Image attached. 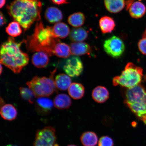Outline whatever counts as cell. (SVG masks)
I'll return each instance as SVG.
<instances>
[{
  "instance_id": "obj_1",
  "label": "cell",
  "mask_w": 146,
  "mask_h": 146,
  "mask_svg": "<svg viewBox=\"0 0 146 146\" xmlns=\"http://www.w3.org/2000/svg\"><path fill=\"white\" fill-rule=\"evenodd\" d=\"M42 3L39 0H14L7 9L9 15L19 23L24 32L41 19Z\"/></svg>"
},
{
  "instance_id": "obj_2",
  "label": "cell",
  "mask_w": 146,
  "mask_h": 146,
  "mask_svg": "<svg viewBox=\"0 0 146 146\" xmlns=\"http://www.w3.org/2000/svg\"><path fill=\"white\" fill-rule=\"evenodd\" d=\"M24 39L19 42L14 38L9 37L2 44L0 51V62L15 74H19L29 63V56L21 50Z\"/></svg>"
},
{
  "instance_id": "obj_3",
  "label": "cell",
  "mask_w": 146,
  "mask_h": 146,
  "mask_svg": "<svg viewBox=\"0 0 146 146\" xmlns=\"http://www.w3.org/2000/svg\"><path fill=\"white\" fill-rule=\"evenodd\" d=\"M24 40L29 52H43L50 56L54 55L55 47L60 42L53 34L52 27H44L41 21L36 23L34 33Z\"/></svg>"
},
{
  "instance_id": "obj_4",
  "label": "cell",
  "mask_w": 146,
  "mask_h": 146,
  "mask_svg": "<svg viewBox=\"0 0 146 146\" xmlns=\"http://www.w3.org/2000/svg\"><path fill=\"white\" fill-rule=\"evenodd\" d=\"M124 103L139 119L146 124V91L139 84L127 88L124 95Z\"/></svg>"
},
{
  "instance_id": "obj_5",
  "label": "cell",
  "mask_w": 146,
  "mask_h": 146,
  "mask_svg": "<svg viewBox=\"0 0 146 146\" xmlns=\"http://www.w3.org/2000/svg\"><path fill=\"white\" fill-rule=\"evenodd\" d=\"M143 69L132 63H127L119 76L113 78L114 86L120 85L126 88H130L140 84L143 76Z\"/></svg>"
},
{
  "instance_id": "obj_6",
  "label": "cell",
  "mask_w": 146,
  "mask_h": 146,
  "mask_svg": "<svg viewBox=\"0 0 146 146\" xmlns=\"http://www.w3.org/2000/svg\"><path fill=\"white\" fill-rule=\"evenodd\" d=\"M56 69L51 73L49 78L35 76L26 84L33 92L36 98L46 97L57 91L54 76Z\"/></svg>"
},
{
  "instance_id": "obj_7",
  "label": "cell",
  "mask_w": 146,
  "mask_h": 146,
  "mask_svg": "<svg viewBox=\"0 0 146 146\" xmlns=\"http://www.w3.org/2000/svg\"><path fill=\"white\" fill-rule=\"evenodd\" d=\"M56 140L55 129L47 127L37 131L33 146H59Z\"/></svg>"
},
{
  "instance_id": "obj_8",
  "label": "cell",
  "mask_w": 146,
  "mask_h": 146,
  "mask_svg": "<svg viewBox=\"0 0 146 146\" xmlns=\"http://www.w3.org/2000/svg\"><path fill=\"white\" fill-rule=\"evenodd\" d=\"M103 47L105 52L113 58H118L125 52V46L123 42L119 37L113 36L106 40Z\"/></svg>"
},
{
  "instance_id": "obj_9",
  "label": "cell",
  "mask_w": 146,
  "mask_h": 146,
  "mask_svg": "<svg viewBox=\"0 0 146 146\" xmlns=\"http://www.w3.org/2000/svg\"><path fill=\"white\" fill-rule=\"evenodd\" d=\"M64 72L71 77L79 76L83 72V65L80 58L77 56L69 57L66 61L63 67Z\"/></svg>"
},
{
  "instance_id": "obj_10",
  "label": "cell",
  "mask_w": 146,
  "mask_h": 146,
  "mask_svg": "<svg viewBox=\"0 0 146 146\" xmlns=\"http://www.w3.org/2000/svg\"><path fill=\"white\" fill-rule=\"evenodd\" d=\"M54 102L46 97L37 98L35 101V109L38 113L46 115L51 112L54 106Z\"/></svg>"
},
{
  "instance_id": "obj_11",
  "label": "cell",
  "mask_w": 146,
  "mask_h": 146,
  "mask_svg": "<svg viewBox=\"0 0 146 146\" xmlns=\"http://www.w3.org/2000/svg\"><path fill=\"white\" fill-rule=\"evenodd\" d=\"M71 54L73 56H81L90 54L92 49L90 46L83 42H73L70 45Z\"/></svg>"
},
{
  "instance_id": "obj_12",
  "label": "cell",
  "mask_w": 146,
  "mask_h": 146,
  "mask_svg": "<svg viewBox=\"0 0 146 146\" xmlns=\"http://www.w3.org/2000/svg\"><path fill=\"white\" fill-rule=\"evenodd\" d=\"M131 17L135 19L141 18L146 12V7L141 1L133 2L128 9Z\"/></svg>"
},
{
  "instance_id": "obj_13",
  "label": "cell",
  "mask_w": 146,
  "mask_h": 146,
  "mask_svg": "<svg viewBox=\"0 0 146 146\" xmlns=\"http://www.w3.org/2000/svg\"><path fill=\"white\" fill-rule=\"evenodd\" d=\"M45 17L51 23H57L63 18V14L59 9L55 7H49L45 13Z\"/></svg>"
},
{
  "instance_id": "obj_14",
  "label": "cell",
  "mask_w": 146,
  "mask_h": 146,
  "mask_svg": "<svg viewBox=\"0 0 146 146\" xmlns=\"http://www.w3.org/2000/svg\"><path fill=\"white\" fill-rule=\"evenodd\" d=\"M92 96L93 100L96 103H103L109 99V93L106 87L98 86L93 90Z\"/></svg>"
},
{
  "instance_id": "obj_15",
  "label": "cell",
  "mask_w": 146,
  "mask_h": 146,
  "mask_svg": "<svg viewBox=\"0 0 146 146\" xmlns=\"http://www.w3.org/2000/svg\"><path fill=\"white\" fill-rule=\"evenodd\" d=\"M49 55L46 53L38 52L32 56V63L35 66L38 68H44L49 63Z\"/></svg>"
},
{
  "instance_id": "obj_16",
  "label": "cell",
  "mask_w": 146,
  "mask_h": 146,
  "mask_svg": "<svg viewBox=\"0 0 146 146\" xmlns=\"http://www.w3.org/2000/svg\"><path fill=\"white\" fill-rule=\"evenodd\" d=\"M53 34L56 38L64 39L70 34L69 27L64 23H58L52 27Z\"/></svg>"
},
{
  "instance_id": "obj_17",
  "label": "cell",
  "mask_w": 146,
  "mask_h": 146,
  "mask_svg": "<svg viewBox=\"0 0 146 146\" xmlns=\"http://www.w3.org/2000/svg\"><path fill=\"white\" fill-rule=\"evenodd\" d=\"M54 104L55 108L58 109H65L69 108L72 104V100L66 94H58L54 98Z\"/></svg>"
},
{
  "instance_id": "obj_18",
  "label": "cell",
  "mask_w": 146,
  "mask_h": 146,
  "mask_svg": "<svg viewBox=\"0 0 146 146\" xmlns=\"http://www.w3.org/2000/svg\"><path fill=\"white\" fill-rule=\"evenodd\" d=\"M106 8L110 12L117 13L123 10L125 5V0H104Z\"/></svg>"
},
{
  "instance_id": "obj_19",
  "label": "cell",
  "mask_w": 146,
  "mask_h": 146,
  "mask_svg": "<svg viewBox=\"0 0 146 146\" xmlns=\"http://www.w3.org/2000/svg\"><path fill=\"white\" fill-rule=\"evenodd\" d=\"M17 110L14 106L10 104H7L3 106L1 109L2 118L8 121H12L17 117Z\"/></svg>"
},
{
  "instance_id": "obj_20",
  "label": "cell",
  "mask_w": 146,
  "mask_h": 146,
  "mask_svg": "<svg viewBox=\"0 0 146 146\" xmlns=\"http://www.w3.org/2000/svg\"><path fill=\"white\" fill-rule=\"evenodd\" d=\"M99 26L103 34L109 33L112 32L115 27V23L112 18L105 16L100 18L99 22Z\"/></svg>"
},
{
  "instance_id": "obj_21",
  "label": "cell",
  "mask_w": 146,
  "mask_h": 146,
  "mask_svg": "<svg viewBox=\"0 0 146 146\" xmlns=\"http://www.w3.org/2000/svg\"><path fill=\"white\" fill-rule=\"evenodd\" d=\"M88 35V32L85 29L82 27H76L71 31L69 38L74 42H78L85 40Z\"/></svg>"
},
{
  "instance_id": "obj_22",
  "label": "cell",
  "mask_w": 146,
  "mask_h": 146,
  "mask_svg": "<svg viewBox=\"0 0 146 146\" xmlns=\"http://www.w3.org/2000/svg\"><path fill=\"white\" fill-rule=\"evenodd\" d=\"M56 88L65 91L68 89L72 84V80L68 75L60 74L56 76L54 80Z\"/></svg>"
},
{
  "instance_id": "obj_23",
  "label": "cell",
  "mask_w": 146,
  "mask_h": 146,
  "mask_svg": "<svg viewBox=\"0 0 146 146\" xmlns=\"http://www.w3.org/2000/svg\"><path fill=\"white\" fill-rule=\"evenodd\" d=\"M85 92L84 87L79 83H72L68 89L69 96L74 100L81 99L84 95Z\"/></svg>"
},
{
  "instance_id": "obj_24",
  "label": "cell",
  "mask_w": 146,
  "mask_h": 146,
  "mask_svg": "<svg viewBox=\"0 0 146 146\" xmlns=\"http://www.w3.org/2000/svg\"><path fill=\"white\" fill-rule=\"evenodd\" d=\"M80 140L84 146H95L98 143V138L95 133L88 131L82 135Z\"/></svg>"
},
{
  "instance_id": "obj_25",
  "label": "cell",
  "mask_w": 146,
  "mask_h": 146,
  "mask_svg": "<svg viewBox=\"0 0 146 146\" xmlns=\"http://www.w3.org/2000/svg\"><path fill=\"white\" fill-rule=\"evenodd\" d=\"M71 54L70 47L66 44L59 42L56 45L54 50V55L58 57L68 58Z\"/></svg>"
},
{
  "instance_id": "obj_26",
  "label": "cell",
  "mask_w": 146,
  "mask_h": 146,
  "mask_svg": "<svg viewBox=\"0 0 146 146\" xmlns=\"http://www.w3.org/2000/svg\"><path fill=\"white\" fill-rule=\"evenodd\" d=\"M85 21L84 15L80 12L75 13L71 14L68 19L69 24L75 27H81L84 23Z\"/></svg>"
},
{
  "instance_id": "obj_27",
  "label": "cell",
  "mask_w": 146,
  "mask_h": 146,
  "mask_svg": "<svg viewBox=\"0 0 146 146\" xmlns=\"http://www.w3.org/2000/svg\"><path fill=\"white\" fill-rule=\"evenodd\" d=\"M21 25L17 21L12 22L9 24L5 29V31L9 36L12 37H17L22 33Z\"/></svg>"
},
{
  "instance_id": "obj_28",
  "label": "cell",
  "mask_w": 146,
  "mask_h": 146,
  "mask_svg": "<svg viewBox=\"0 0 146 146\" xmlns=\"http://www.w3.org/2000/svg\"><path fill=\"white\" fill-rule=\"evenodd\" d=\"M19 91L20 94L23 99L31 104H33L35 102L36 97L31 89L20 87Z\"/></svg>"
},
{
  "instance_id": "obj_29",
  "label": "cell",
  "mask_w": 146,
  "mask_h": 146,
  "mask_svg": "<svg viewBox=\"0 0 146 146\" xmlns=\"http://www.w3.org/2000/svg\"><path fill=\"white\" fill-rule=\"evenodd\" d=\"M98 146H114V143L112 139L108 136H103L100 139Z\"/></svg>"
},
{
  "instance_id": "obj_30",
  "label": "cell",
  "mask_w": 146,
  "mask_h": 146,
  "mask_svg": "<svg viewBox=\"0 0 146 146\" xmlns=\"http://www.w3.org/2000/svg\"><path fill=\"white\" fill-rule=\"evenodd\" d=\"M138 47L142 54L146 55V36H142V39L138 42Z\"/></svg>"
},
{
  "instance_id": "obj_31",
  "label": "cell",
  "mask_w": 146,
  "mask_h": 146,
  "mask_svg": "<svg viewBox=\"0 0 146 146\" xmlns=\"http://www.w3.org/2000/svg\"><path fill=\"white\" fill-rule=\"evenodd\" d=\"M68 0H52L54 4L57 5H61L68 3Z\"/></svg>"
},
{
  "instance_id": "obj_32",
  "label": "cell",
  "mask_w": 146,
  "mask_h": 146,
  "mask_svg": "<svg viewBox=\"0 0 146 146\" xmlns=\"http://www.w3.org/2000/svg\"><path fill=\"white\" fill-rule=\"evenodd\" d=\"M7 23L6 19L5 17L3 14L1 12V26L2 27Z\"/></svg>"
},
{
  "instance_id": "obj_33",
  "label": "cell",
  "mask_w": 146,
  "mask_h": 146,
  "mask_svg": "<svg viewBox=\"0 0 146 146\" xmlns=\"http://www.w3.org/2000/svg\"><path fill=\"white\" fill-rule=\"evenodd\" d=\"M6 3V0H1V4H0V7L2 8L4 6Z\"/></svg>"
},
{
  "instance_id": "obj_34",
  "label": "cell",
  "mask_w": 146,
  "mask_h": 146,
  "mask_svg": "<svg viewBox=\"0 0 146 146\" xmlns=\"http://www.w3.org/2000/svg\"><path fill=\"white\" fill-rule=\"evenodd\" d=\"M3 69V68L1 64V72H0V73H1V74H2V72Z\"/></svg>"
},
{
  "instance_id": "obj_35",
  "label": "cell",
  "mask_w": 146,
  "mask_h": 146,
  "mask_svg": "<svg viewBox=\"0 0 146 146\" xmlns=\"http://www.w3.org/2000/svg\"><path fill=\"white\" fill-rule=\"evenodd\" d=\"M6 146H18L16 145H13V144H9V145H7Z\"/></svg>"
},
{
  "instance_id": "obj_36",
  "label": "cell",
  "mask_w": 146,
  "mask_h": 146,
  "mask_svg": "<svg viewBox=\"0 0 146 146\" xmlns=\"http://www.w3.org/2000/svg\"><path fill=\"white\" fill-rule=\"evenodd\" d=\"M143 36H146V29H145V32H144V33Z\"/></svg>"
},
{
  "instance_id": "obj_37",
  "label": "cell",
  "mask_w": 146,
  "mask_h": 146,
  "mask_svg": "<svg viewBox=\"0 0 146 146\" xmlns=\"http://www.w3.org/2000/svg\"><path fill=\"white\" fill-rule=\"evenodd\" d=\"M67 146H76V145H68Z\"/></svg>"
},
{
  "instance_id": "obj_38",
  "label": "cell",
  "mask_w": 146,
  "mask_h": 146,
  "mask_svg": "<svg viewBox=\"0 0 146 146\" xmlns=\"http://www.w3.org/2000/svg\"><path fill=\"white\" fill-rule=\"evenodd\" d=\"M145 79H146V76H145Z\"/></svg>"
}]
</instances>
